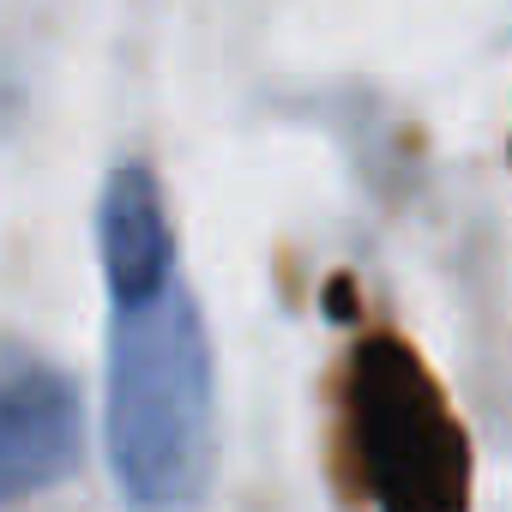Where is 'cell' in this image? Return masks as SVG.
Returning a JSON list of instances; mask_svg holds the SVG:
<instances>
[{"instance_id": "obj_2", "label": "cell", "mask_w": 512, "mask_h": 512, "mask_svg": "<svg viewBox=\"0 0 512 512\" xmlns=\"http://www.w3.org/2000/svg\"><path fill=\"white\" fill-rule=\"evenodd\" d=\"M338 428L344 476L374 512H470V440L398 332H374L350 350Z\"/></svg>"}, {"instance_id": "obj_4", "label": "cell", "mask_w": 512, "mask_h": 512, "mask_svg": "<svg viewBox=\"0 0 512 512\" xmlns=\"http://www.w3.org/2000/svg\"><path fill=\"white\" fill-rule=\"evenodd\" d=\"M97 260H103V284L109 302L121 296H145L157 284L175 278V223H169V199L151 163L127 157L109 169L103 199H97Z\"/></svg>"}, {"instance_id": "obj_3", "label": "cell", "mask_w": 512, "mask_h": 512, "mask_svg": "<svg viewBox=\"0 0 512 512\" xmlns=\"http://www.w3.org/2000/svg\"><path fill=\"white\" fill-rule=\"evenodd\" d=\"M85 404L73 374L37 350H0V512L49 494L79 470Z\"/></svg>"}, {"instance_id": "obj_1", "label": "cell", "mask_w": 512, "mask_h": 512, "mask_svg": "<svg viewBox=\"0 0 512 512\" xmlns=\"http://www.w3.org/2000/svg\"><path fill=\"white\" fill-rule=\"evenodd\" d=\"M103 434L121 494L139 512L193 506L217 464V356L181 272L109 302Z\"/></svg>"}]
</instances>
